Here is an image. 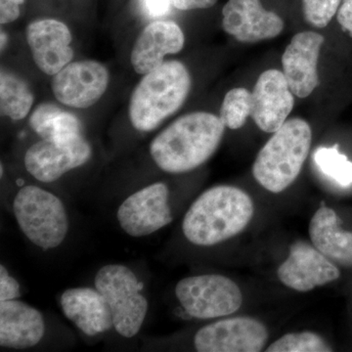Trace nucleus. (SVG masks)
<instances>
[{
    "instance_id": "obj_1",
    "label": "nucleus",
    "mask_w": 352,
    "mask_h": 352,
    "mask_svg": "<svg viewBox=\"0 0 352 352\" xmlns=\"http://www.w3.org/2000/svg\"><path fill=\"white\" fill-rule=\"evenodd\" d=\"M226 129L214 113H186L157 134L150 145V154L166 173H189L214 156Z\"/></svg>"
},
{
    "instance_id": "obj_2",
    "label": "nucleus",
    "mask_w": 352,
    "mask_h": 352,
    "mask_svg": "<svg viewBox=\"0 0 352 352\" xmlns=\"http://www.w3.org/2000/svg\"><path fill=\"white\" fill-rule=\"evenodd\" d=\"M254 214V201L244 190L219 185L192 204L183 219V234L192 244L210 247L242 232Z\"/></svg>"
},
{
    "instance_id": "obj_3",
    "label": "nucleus",
    "mask_w": 352,
    "mask_h": 352,
    "mask_svg": "<svg viewBox=\"0 0 352 352\" xmlns=\"http://www.w3.org/2000/svg\"><path fill=\"white\" fill-rule=\"evenodd\" d=\"M192 87L187 67L171 60L146 74L132 92L129 116L136 131L156 129L186 101Z\"/></svg>"
},
{
    "instance_id": "obj_4",
    "label": "nucleus",
    "mask_w": 352,
    "mask_h": 352,
    "mask_svg": "<svg viewBox=\"0 0 352 352\" xmlns=\"http://www.w3.org/2000/svg\"><path fill=\"white\" fill-rule=\"evenodd\" d=\"M312 143V129L302 118H291L273 132L252 164V175L264 189L278 194L300 175Z\"/></svg>"
},
{
    "instance_id": "obj_5",
    "label": "nucleus",
    "mask_w": 352,
    "mask_h": 352,
    "mask_svg": "<svg viewBox=\"0 0 352 352\" xmlns=\"http://www.w3.org/2000/svg\"><path fill=\"white\" fill-rule=\"evenodd\" d=\"M13 212L25 237L44 251L59 247L68 234L63 201L41 187H22L14 198Z\"/></svg>"
},
{
    "instance_id": "obj_6",
    "label": "nucleus",
    "mask_w": 352,
    "mask_h": 352,
    "mask_svg": "<svg viewBox=\"0 0 352 352\" xmlns=\"http://www.w3.org/2000/svg\"><path fill=\"white\" fill-rule=\"evenodd\" d=\"M95 288L110 307L117 333L126 339L138 335L147 316L148 300L133 271L120 264L103 266L95 276Z\"/></svg>"
},
{
    "instance_id": "obj_7",
    "label": "nucleus",
    "mask_w": 352,
    "mask_h": 352,
    "mask_svg": "<svg viewBox=\"0 0 352 352\" xmlns=\"http://www.w3.org/2000/svg\"><path fill=\"white\" fill-rule=\"evenodd\" d=\"M175 296L185 311L197 319L229 316L243 303L239 286L219 274L184 278L176 285Z\"/></svg>"
},
{
    "instance_id": "obj_8",
    "label": "nucleus",
    "mask_w": 352,
    "mask_h": 352,
    "mask_svg": "<svg viewBox=\"0 0 352 352\" xmlns=\"http://www.w3.org/2000/svg\"><path fill=\"white\" fill-rule=\"evenodd\" d=\"M170 191L163 182L148 185L134 192L118 210V221L131 237L151 235L173 221Z\"/></svg>"
},
{
    "instance_id": "obj_9",
    "label": "nucleus",
    "mask_w": 352,
    "mask_h": 352,
    "mask_svg": "<svg viewBox=\"0 0 352 352\" xmlns=\"http://www.w3.org/2000/svg\"><path fill=\"white\" fill-rule=\"evenodd\" d=\"M91 155V146L82 135L67 140L41 139L25 152V170L38 182H54L87 164Z\"/></svg>"
},
{
    "instance_id": "obj_10",
    "label": "nucleus",
    "mask_w": 352,
    "mask_h": 352,
    "mask_svg": "<svg viewBox=\"0 0 352 352\" xmlns=\"http://www.w3.org/2000/svg\"><path fill=\"white\" fill-rule=\"evenodd\" d=\"M270 333L251 317L222 319L201 328L194 337L200 352H258L265 349Z\"/></svg>"
},
{
    "instance_id": "obj_11",
    "label": "nucleus",
    "mask_w": 352,
    "mask_h": 352,
    "mask_svg": "<svg viewBox=\"0 0 352 352\" xmlns=\"http://www.w3.org/2000/svg\"><path fill=\"white\" fill-rule=\"evenodd\" d=\"M109 72L94 60L69 63L53 76L52 91L60 103L76 109H87L97 103L107 90Z\"/></svg>"
},
{
    "instance_id": "obj_12",
    "label": "nucleus",
    "mask_w": 352,
    "mask_h": 352,
    "mask_svg": "<svg viewBox=\"0 0 352 352\" xmlns=\"http://www.w3.org/2000/svg\"><path fill=\"white\" fill-rule=\"evenodd\" d=\"M325 38L314 31L300 32L282 54V72L296 97L307 98L320 85L319 59Z\"/></svg>"
},
{
    "instance_id": "obj_13",
    "label": "nucleus",
    "mask_w": 352,
    "mask_h": 352,
    "mask_svg": "<svg viewBox=\"0 0 352 352\" xmlns=\"http://www.w3.org/2000/svg\"><path fill=\"white\" fill-rule=\"evenodd\" d=\"M277 275L285 286L307 293L339 279L340 272L338 265L314 245L296 241L289 248L288 258L278 268Z\"/></svg>"
},
{
    "instance_id": "obj_14",
    "label": "nucleus",
    "mask_w": 352,
    "mask_h": 352,
    "mask_svg": "<svg viewBox=\"0 0 352 352\" xmlns=\"http://www.w3.org/2000/svg\"><path fill=\"white\" fill-rule=\"evenodd\" d=\"M222 28L241 43H256L279 36L285 22L264 8L261 0H228L222 9Z\"/></svg>"
},
{
    "instance_id": "obj_15",
    "label": "nucleus",
    "mask_w": 352,
    "mask_h": 352,
    "mask_svg": "<svg viewBox=\"0 0 352 352\" xmlns=\"http://www.w3.org/2000/svg\"><path fill=\"white\" fill-rule=\"evenodd\" d=\"M252 97L251 118L266 133H273L283 126L295 108V94L280 69L263 72L256 80Z\"/></svg>"
},
{
    "instance_id": "obj_16",
    "label": "nucleus",
    "mask_w": 352,
    "mask_h": 352,
    "mask_svg": "<svg viewBox=\"0 0 352 352\" xmlns=\"http://www.w3.org/2000/svg\"><path fill=\"white\" fill-rule=\"evenodd\" d=\"M25 38L36 67L48 76H55L74 57L72 34L64 23L54 19L34 21L27 27Z\"/></svg>"
},
{
    "instance_id": "obj_17",
    "label": "nucleus",
    "mask_w": 352,
    "mask_h": 352,
    "mask_svg": "<svg viewBox=\"0 0 352 352\" xmlns=\"http://www.w3.org/2000/svg\"><path fill=\"white\" fill-rule=\"evenodd\" d=\"M185 36L173 21H155L139 34L131 55L134 71L146 75L164 63V57L183 50Z\"/></svg>"
},
{
    "instance_id": "obj_18",
    "label": "nucleus",
    "mask_w": 352,
    "mask_h": 352,
    "mask_svg": "<svg viewBox=\"0 0 352 352\" xmlns=\"http://www.w3.org/2000/svg\"><path fill=\"white\" fill-rule=\"evenodd\" d=\"M45 323L36 308L18 300L0 302V346L25 349L43 340Z\"/></svg>"
},
{
    "instance_id": "obj_19",
    "label": "nucleus",
    "mask_w": 352,
    "mask_h": 352,
    "mask_svg": "<svg viewBox=\"0 0 352 352\" xmlns=\"http://www.w3.org/2000/svg\"><path fill=\"white\" fill-rule=\"evenodd\" d=\"M60 305L65 316L90 337L107 332L113 327L112 312L96 288L66 289L60 298Z\"/></svg>"
},
{
    "instance_id": "obj_20",
    "label": "nucleus",
    "mask_w": 352,
    "mask_h": 352,
    "mask_svg": "<svg viewBox=\"0 0 352 352\" xmlns=\"http://www.w3.org/2000/svg\"><path fill=\"white\" fill-rule=\"evenodd\" d=\"M311 244L336 265L352 267V232L342 230L333 208L322 206L309 223Z\"/></svg>"
},
{
    "instance_id": "obj_21",
    "label": "nucleus",
    "mask_w": 352,
    "mask_h": 352,
    "mask_svg": "<svg viewBox=\"0 0 352 352\" xmlns=\"http://www.w3.org/2000/svg\"><path fill=\"white\" fill-rule=\"evenodd\" d=\"M30 126L41 139L67 140L82 135V124L73 113L52 103H43L30 118Z\"/></svg>"
},
{
    "instance_id": "obj_22",
    "label": "nucleus",
    "mask_w": 352,
    "mask_h": 352,
    "mask_svg": "<svg viewBox=\"0 0 352 352\" xmlns=\"http://www.w3.org/2000/svg\"><path fill=\"white\" fill-rule=\"evenodd\" d=\"M31 88L24 80L9 72L0 75V111L13 120L25 119L34 104Z\"/></svg>"
},
{
    "instance_id": "obj_23",
    "label": "nucleus",
    "mask_w": 352,
    "mask_h": 352,
    "mask_svg": "<svg viewBox=\"0 0 352 352\" xmlns=\"http://www.w3.org/2000/svg\"><path fill=\"white\" fill-rule=\"evenodd\" d=\"M252 91L245 87H235L224 96L219 111V118L226 129L237 131L242 129L252 117Z\"/></svg>"
},
{
    "instance_id": "obj_24",
    "label": "nucleus",
    "mask_w": 352,
    "mask_h": 352,
    "mask_svg": "<svg viewBox=\"0 0 352 352\" xmlns=\"http://www.w3.org/2000/svg\"><path fill=\"white\" fill-rule=\"evenodd\" d=\"M314 159L319 170L333 182L342 187L352 185V162L339 151L338 146L318 148Z\"/></svg>"
},
{
    "instance_id": "obj_25",
    "label": "nucleus",
    "mask_w": 352,
    "mask_h": 352,
    "mask_svg": "<svg viewBox=\"0 0 352 352\" xmlns=\"http://www.w3.org/2000/svg\"><path fill=\"white\" fill-rule=\"evenodd\" d=\"M323 338L314 332L289 333L275 340L266 349L267 352H330Z\"/></svg>"
},
{
    "instance_id": "obj_26",
    "label": "nucleus",
    "mask_w": 352,
    "mask_h": 352,
    "mask_svg": "<svg viewBox=\"0 0 352 352\" xmlns=\"http://www.w3.org/2000/svg\"><path fill=\"white\" fill-rule=\"evenodd\" d=\"M342 0H302V13L308 25L324 29L337 16Z\"/></svg>"
},
{
    "instance_id": "obj_27",
    "label": "nucleus",
    "mask_w": 352,
    "mask_h": 352,
    "mask_svg": "<svg viewBox=\"0 0 352 352\" xmlns=\"http://www.w3.org/2000/svg\"><path fill=\"white\" fill-rule=\"evenodd\" d=\"M171 0H138L140 12L148 19H160L170 13Z\"/></svg>"
},
{
    "instance_id": "obj_28",
    "label": "nucleus",
    "mask_w": 352,
    "mask_h": 352,
    "mask_svg": "<svg viewBox=\"0 0 352 352\" xmlns=\"http://www.w3.org/2000/svg\"><path fill=\"white\" fill-rule=\"evenodd\" d=\"M21 295L20 285L9 274L3 264L0 265V302L17 300Z\"/></svg>"
},
{
    "instance_id": "obj_29",
    "label": "nucleus",
    "mask_w": 352,
    "mask_h": 352,
    "mask_svg": "<svg viewBox=\"0 0 352 352\" xmlns=\"http://www.w3.org/2000/svg\"><path fill=\"white\" fill-rule=\"evenodd\" d=\"M24 0H0V23L9 24L19 18Z\"/></svg>"
},
{
    "instance_id": "obj_30",
    "label": "nucleus",
    "mask_w": 352,
    "mask_h": 352,
    "mask_svg": "<svg viewBox=\"0 0 352 352\" xmlns=\"http://www.w3.org/2000/svg\"><path fill=\"white\" fill-rule=\"evenodd\" d=\"M337 20L340 28L352 38V0H342L337 13Z\"/></svg>"
},
{
    "instance_id": "obj_31",
    "label": "nucleus",
    "mask_w": 352,
    "mask_h": 352,
    "mask_svg": "<svg viewBox=\"0 0 352 352\" xmlns=\"http://www.w3.org/2000/svg\"><path fill=\"white\" fill-rule=\"evenodd\" d=\"M171 2L178 10L189 11L210 8L215 6L217 0H171Z\"/></svg>"
}]
</instances>
